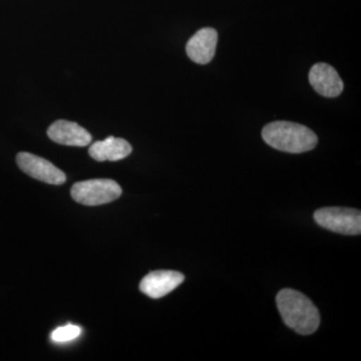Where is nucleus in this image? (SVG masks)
<instances>
[{
	"label": "nucleus",
	"mask_w": 361,
	"mask_h": 361,
	"mask_svg": "<svg viewBox=\"0 0 361 361\" xmlns=\"http://www.w3.org/2000/svg\"><path fill=\"white\" fill-rule=\"evenodd\" d=\"M276 304L285 324L297 334L310 336L319 327L317 307L301 292L283 289L277 294Z\"/></svg>",
	"instance_id": "f257e3e1"
},
{
	"label": "nucleus",
	"mask_w": 361,
	"mask_h": 361,
	"mask_svg": "<svg viewBox=\"0 0 361 361\" xmlns=\"http://www.w3.org/2000/svg\"><path fill=\"white\" fill-rule=\"evenodd\" d=\"M185 276L178 271L158 270L146 275L140 283V290L153 299L168 295L184 282Z\"/></svg>",
	"instance_id": "423d86ee"
},
{
	"label": "nucleus",
	"mask_w": 361,
	"mask_h": 361,
	"mask_svg": "<svg viewBox=\"0 0 361 361\" xmlns=\"http://www.w3.org/2000/svg\"><path fill=\"white\" fill-rule=\"evenodd\" d=\"M310 82L318 94L336 97L343 90V82L336 68L327 63H316L310 71Z\"/></svg>",
	"instance_id": "6e6552de"
},
{
	"label": "nucleus",
	"mask_w": 361,
	"mask_h": 361,
	"mask_svg": "<svg viewBox=\"0 0 361 361\" xmlns=\"http://www.w3.org/2000/svg\"><path fill=\"white\" fill-rule=\"evenodd\" d=\"M73 200L85 206H99L120 198L122 188L110 179H94L75 183L71 190Z\"/></svg>",
	"instance_id": "7ed1b4c3"
},
{
	"label": "nucleus",
	"mask_w": 361,
	"mask_h": 361,
	"mask_svg": "<svg viewBox=\"0 0 361 361\" xmlns=\"http://www.w3.org/2000/svg\"><path fill=\"white\" fill-rule=\"evenodd\" d=\"M132 151L133 148L129 142L115 137H109L104 141L94 142L89 149L90 157L99 161L123 160Z\"/></svg>",
	"instance_id": "9d476101"
},
{
	"label": "nucleus",
	"mask_w": 361,
	"mask_h": 361,
	"mask_svg": "<svg viewBox=\"0 0 361 361\" xmlns=\"http://www.w3.org/2000/svg\"><path fill=\"white\" fill-rule=\"evenodd\" d=\"M314 220L320 227L343 235H360L361 214L360 210L338 207H326L316 211Z\"/></svg>",
	"instance_id": "20e7f679"
},
{
	"label": "nucleus",
	"mask_w": 361,
	"mask_h": 361,
	"mask_svg": "<svg viewBox=\"0 0 361 361\" xmlns=\"http://www.w3.org/2000/svg\"><path fill=\"white\" fill-rule=\"evenodd\" d=\"M218 33L214 28H202L189 39L186 51L189 59L199 65H207L215 56Z\"/></svg>",
	"instance_id": "0eeeda50"
},
{
	"label": "nucleus",
	"mask_w": 361,
	"mask_h": 361,
	"mask_svg": "<svg viewBox=\"0 0 361 361\" xmlns=\"http://www.w3.org/2000/svg\"><path fill=\"white\" fill-rule=\"evenodd\" d=\"M51 141L71 147H87L92 142V135L77 123L59 120L52 123L47 130Z\"/></svg>",
	"instance_id": "1a4fd4ad"
},
{
	"label": "nucleus",
	"mask_w": 361,
	"mask_h": 361,
	"mask_svg": "<svg viewBox=\"0 0 361 361\" xmlns=\"http://www.w3.org/2000/svg\"><path fill=\"white\" fill-rule=\"evenodd\" d=\"M80 332H82V329L77 325H65V326L59 327V329L52 331L51 341L59 342V343L73 341V339L80 336Z\"/></svg>",
	"instance_id": "9b49d317"
},
{
	"label": "nucleus",
	"mask_w": 361,
	"mask_h": 361,
	"mask_svg": "<svg viewBox=\"0 0 361 361\" xmlns=\"http://www.w3.org/2000/svg\"><path fill=\"white\" fill-rule=\"evenodd\" d=\"M262 137L272 148L292 154L311 151L318 142L317 135L310 128L285 121L268 123L262 130Z\"/></svg>",
	"instance_id": "f03ea898"
},
{
	"label": "nucleus",
	"mask_w": 361,
	"mask_h": 361,
	"mask_svg": "<svg viewBox=\"0 0 361 361\" xmlns=\"http://www.w3.org/2000/svg\"><path fill=\"white\" fill-rule=\"evenodd\" d=\"M16 161L20 170L33 179L51 185H61L66 182V176L63 171L39 156L23 152L16 157Z\"/></svg>",
	"instance_id": "39448f33"
}]
</instances>
